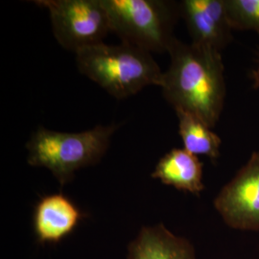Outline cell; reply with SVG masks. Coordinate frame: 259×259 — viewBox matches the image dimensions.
Wrapping results in <instances>:
<instances>
[{
  "label": "cell",
  "instance_id": "obj_8",
  "mask_svg": "<svg viewBox=\"0 0 259 259\" xmlns=\"http://www.w3.org/2000/svg\"><path fill=\"white\" fill-rule=\"evenodd\" d=\"M80 208L62 193L39 199L33 213V229L37 243L57 244L74 232L82 221Z\"/></svg>",
  "mask_w": 259,
  "mask_h": 259
},
{
  "label": "cell",
  "instance_id": "obj_6",
  "mask_svg": "<svg viewBox=\"0 0 259 259\" xmlns=\"http://www.w3.org/2000/svg\"><path fill=\"white\" fill-rule=\"evenodd\" d=\"M214 207L232 229L259 231V150L223 187Z\"/></svg>",
  "mask_w": 259,
  "mask_h": 259
},
{
  "label": "cell",
  "instance_id": "obj_10",
  "mask_svg": "<svg viewBox=\"0 0 259 259\" xmlns=\"http://www.w3.org/2000/svg\"><path fill=\"white\" fill-rule=\"evenodd\" d=\"M151 177L163 185L199 196L204 189L203 163L184 148L170 150L161 157Z\"/></svg>",
  "mask_w": 259,
  "mask_h": 259
},
{
  "label": "cell",
  "instance_id": "obj_1",
  "mask_svg": "<svg viewBox=\"0 0 259 259\" xmlns=\"http://www.w3.org/2000/svg\"><path fill=\"white\" fill-rule=\"evenodd\" d=\"M159 88L175 111L191 113L213 128L220 119L227 88L221 52L177 38Z\"/></svg>",
  "mask_w": 259,
  "mask_h": 259
},
{
  "label": "cell",
  "instance_id": "obj_11",
  "mask_svg": "<svg viewBox=\"0 0 259 259\" xmlns=\"http://www.w3.org/2000/svg\"><path fill=\"white\" fill-rule=\"evenodd\" d=\"M179 119V134L184 149L195 156H205L217 160L220 155L222 140L204 121L185 111H176Z\"/></svg>",
  "mask_w": 259,
  "mask_h": 259
},
{
  "label": "cell",
  "instance_id": "obj_4",
  "mask_svg": "<svg viewBox=\"0 0 259 259\" xmlns=\"http://www.w3.org/2000/svg\"><path fill=\"white\" fill-rule=\"evenodd\" d=\"M111 33L122 42L150 53L169 52L177 38L173 30L179 3L164 0H101Z\"/></svg>",
  "mask_w": 259,
  "mask_h": 259
},
{
  "label": "cell",
  "instance_id": "obj_5",
  "mask_svg": "<svg viewBox=\"0 0 259 259\" xmlns=\"http://www.w3.org/2000/svg\"><path fill=\"white\" fill-rule=\"evenodd\" d=\"M35 3L49 12L57 41L75 54L102 44L111 33L101 0H38Z\"/></svg>",
  "mask_w": 259,
  "mask_h": 259
},
{
  "label": "cell",
  "instance_id": "obj_2",
  "mask_svg": "<svg viewBox=\"0 0 259 259\" xmlns=\"http://www.w3.org/2000/svg\"><path fill=\"white\" fill-rule=\"evenodd\" d=\"M81 74L97 83L111 96L124 99L148 85H160L163 72L152 54L121 42L85 48L76 54Z\"/></svg>",
  "mask_w": 259,
  "mask_h": 259
},
{
  "label": "cell",
  "instance_id": "obj_9",
  "mask_svg": "<svg viewBox=\"0 0 259 259\" xmlns=\"http://www.w3.org/2000/svg\"><path fill=\"white\" fill-rule=\"evenodd\" d=\"M127 259H198L193 245L162 225L142 227L128 246Z\"/></svg>",
  "mask_w": 259,
  "mask_h": 259
},
{
  "label": "cell",
  "instance_id": "obj_3",
  "mask_svg": "<svg viewBox=\"0 0 259 259\" xmlns=\"http://www.w3.org/2000/svg\"><path fill=\"white\" fill-rule=\"evenodd\" d=\"M116 129V125H97L80 133H62L39 127L26 144L28 164L47 168L60 185H66L78 170L102 159Z\"/></svg>",
  "mask_w": 259,
  "mask_h": 259
},
{
  "label": "cell",
  "instance_id": "obj_13",
  "mask_svg": "<svg viewBox=\"0 0 259 259\" xmlns=\"http://www.w3.org/2000/svg\"><path fill=\"white\" fill-rule=\"evenodd\" d=\"M251 77H252V81H253L252 87L254 89H259V65L255 70L252 71Z\"/></svg>",
  "mask_w": 259,
  "mask_h": 259
},
{
  "label": "cell",
  "instance_id": "obj_12",
  "mask_svg": "<svg viewBox=\"0 0 259 259\" xmlns=\"http://www.w3.org/2000/svg\"><path fill=\"white\" fill-rule=\"evenodd\" d=\"M232 30H251L259 36V0H225Z\"/></svg>",
  "mask_w": 259,
  "mask_h": 259
},
{
  "label": "cell",
  "instance_id": "obj_7",
  "mask_svg": "<svg viewBox=\"0 0 259 259\" xmlns=\"http://www.w3.org/2000/svg\"><path fill=\"white\" fill-rule=\"evenodd\" d=\"M179 11L192 44L222 52L232 41L225 0H183Z\"/></svg>",
  "mask_w": 259,
  "mask_h": 259
}]
</instances>
